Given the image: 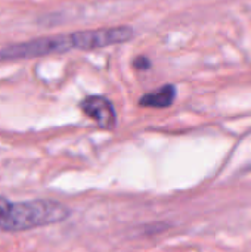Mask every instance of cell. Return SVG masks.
<instances>
[{
	"label": "cell",
	"instance_id": "7a4b0ae2",
	"mask_svg": "<svg viewBox=\"0 0 251 252\" xmlns=\"http://www.w3.org/2000/svg\"><path fill=\"white\" fill-rule=\"evenodd\" d=\"M176 99V86L173 84H164L157 90L148 92L142 94L139 99V106L142 108H155V109H164L172 106V103Z\"/></svg>",
	"mask_w": 251,
	"mask_h": 252
},
{
	"label": "cell",
	"instance_id": "6da1fadb",
	"mask_svg": "<svg viewBox=\"0 0 251 252\" xmlns=\"http://www.w3.org/2000/svg\"><path fill=\"white\" fill-rule=\"evenodd\" d=\"M80 109L102 130H114L117 126V112L112 102L105 96L92 94L84 97L80 102Z\"/></svg>",
	"mask_w": 251,
	"mask_h": 252
},
{
	"label": "cell",
	"instance_id": "3957f363",
	"mask_svg": "<svg viewBox=\"0 0 251 252\" xmlns=\"http://www.w3.org/2000/svg\"><path fill=\"white\" fill-rule=\"evenodd\" d=\"M151 66H152V63H151L149 58H146V56H136L133 59V68L138 71H148V69H151Z\"/></svg>",
	"mask_w": 251,
	"mask_h": 252
}]
</instances>
